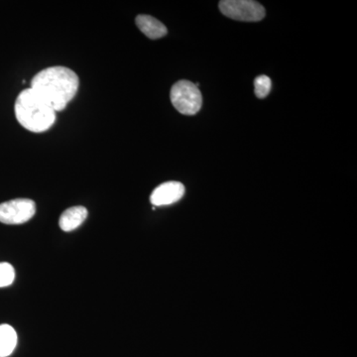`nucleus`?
Segmentation results:
<instances>
[{
	"label": "nucleus",
	"mask_w": 357,
	"mask_h": 357,
	"mask_svg": "<svg viewBox=\"0 0 357 357\" xmlns=\"http://www.w3.org/2000/svg\"><path fill=\"white\" fill-rule=\"evenodd\" d=\"M79 84V77L74 70L56 66L35 75L31 81V89L55 112H62L76 96Z\"/></svg>",
	"instance_id": "1"
},
{
	"label": "nucleus",
	"mask_w": 357,
	"mask_h": 357,
	"mask_svg": "<svg viewBox=\"0 0 357 357\" xmlns=\"http://www.w3.org/2000/svg\"><path fill=\"white\" fill-rule=\"evenodd\" d=\"M14 110L18 122L31 132H45L56 121L55 110L31 88L21 91L16 98Z\"/></svg>",
	"instance_id": "2"
},
{
	"label": "nucleus",
	"mask_w": 357,
	"mask_h": 357,
	"mask_svg": "<svg viewBox=\"0 0 357 357\" xmlns=\"http://www.w3.org/2000/svg\"><path fill=\"white\" fill-rule=\"evenodd\" d=\"M171 102L180 114L195 115L203 105V96L198 86L189 81L177 82L170 93Z\"/></svg>",
	"instance_id": "3"
},
{
	"label": "nucleus",
	"mask_w": 357,
	"mask_h": 357,
	"mask_svg": "<svg viewBox=\"0 0 357 357\" xmlns=\"http://www.w3.org/2000/svg\"><path fill=\"white\" fill-rule=\"evenodd\" d=\"M220 9L227 17L244 22H257L266 14L264 7L252 0H222Z\"/></svg>",
	"instance_id": "4"
},
{
	"label": "nucleus",
	"mask_w": 357,
	"mask_h": 357,
	"mask_svg": "<svg viewBox=\"0 0 357 357\" xmlns=\"http://www.w3.org/2000/svg\"><path fill=\"white\" fill-rule=\"evenodd\" d=\"M36 213V204L29 199H15L0 204V222L22 225L29 222Z\"/></svg>",
	"instance_id": "5"
},
{
	"label": "nucleus",
	"mask_w": 357,
	"mask_h": 357,
	"mask_svg": "<svg viewBox=\"0 0 357 357\" xmlns=\"http://www.w3.org/2000/svg\"><path fill=\"white\" fill-rule=\"evenodd\" d=\"M185 194V187L182 183L171 181L158 185L152 192L150 202L155 206H169L177 203Z\"/></svg>",
	"instance_id": "6"
},
{
	"label": "nucleus",
	"mask_w": 357,
	"mask_h": 357,
	"mask_svg": "<svg viewBox=\"0 0 357 357\" xmlns=\"http://www.w3.org/2000/svg\"><path fill=\"white\" fill-rule=\"evenodd\" d=\"M86 218H88V210L84 206H73L62 213L59 220V225L61 229L66 232L73 231L79 225H83Z\"/></svg>",
	"instance_id": "7"
},
{
	"label": "nucleus",
	"mask_w": 357,
	"mask_h": 357,
	"mask_svg": "<svg viewBox=\"0 0 357 357\" xmlns=\"http://www.w3.org/2000/svg\"><path fill=\"white\" fill-rule=\"evenodd\" d=\"M136 25L139 28L143 34L146 35L148 38L150 39H160L165 36L168 30L163 23L160 22L156 18L152 17L150 15H145L141 14L136 17Z\"/></svg>",
	"instance_id": "8"
},
{
	"label": "nucleus",
	"mask_w": 357,
	"mask_h": 357,
	"mask_svg": "<svg viewBox=\"0 0 357 357\" xmlns=\"http://www.w3.org/2000/svg\"><path fill=\"white\" fill-rule=\"evenodd\" d=\"M17 345V333L13 326L0 325V357L11 356Z\"/></svg>",
	"instance_id": "9"
},
{
	"label": "nucleus",
	"mask_w": 357,
	"mask_h": 357,
	"mask_svg": "<svg viewBox=\"0 0 357 357\" xmlns=\"http://www.w3.org/2000/svg\"><path fill=\"white\" fill-rule=\"evenodd\" d=\"M15 279V270L7 262L0 263V288L8 287Z\"/></svg>",
	"instance_id": "10"
},
{
	"label": "nucleus",
	"mask_w": 357,
	"mask_h": 357,
	"mask_svg": "<svg viewBox=\"0 0 357 357\" xmlns=\"http://www.w3.org/2000/svg\"><path fill=\"white\" fill-rule=\"evenodd\" d=\"M271 79L267 76H258L255 81V95L258 98H264L271 91Z\"/></svg>",
	"instance_id": "11"
}]
</instances>
